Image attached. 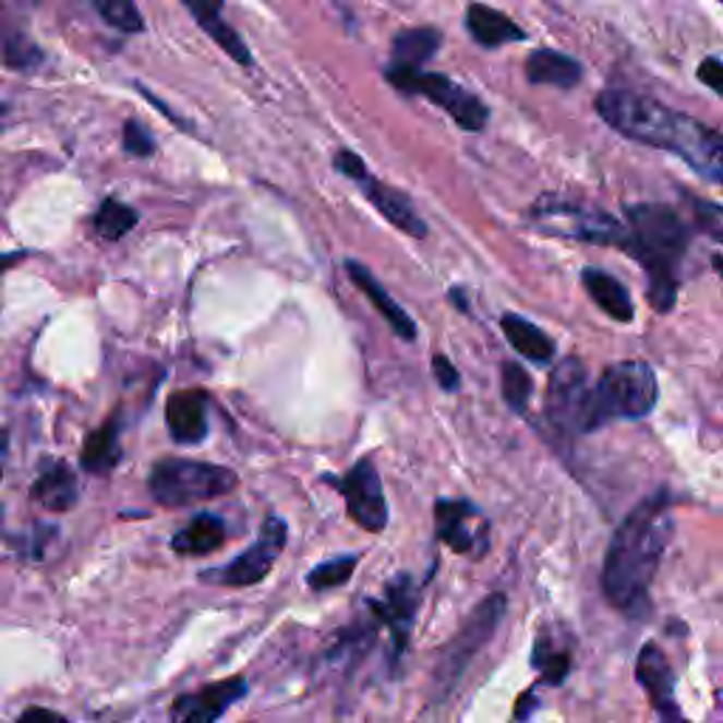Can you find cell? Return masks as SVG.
<instances>
[{"label": "cell", "mask_w": 723, "mask_h": 723, "mask_svg": "<svg viewBox=\"0 0 723 723\" xmlns=\"http://www.w3.org/2000/svg\"><path fill=\"white\" fill-rule=\"evenodd\" d=\"M597 113L622 136L675 153L703 179L723 184V131L622 88L602 91Z\"/></svg>", "instance_id": "obj_1"}, {"label": "cell", "mask_w": 723, "mask_h": 723, "mask_svg": "<svg viewBox=\"0 0 723 723\" xmlns=\"http://www.w3.org/2000/svg\"><path fill=\"white\" fill-rule=\"evenodd\" d=\"M670 538V495L659 490L644 497L613 531L602 565V591L616 611L639 616L648 605L653 577Z\"/></svg>", "instance_id": "obj_2"}, {"label": "cell", "mask_w": 723, "mask_h": 723, "mask_svg": "<svg viewBox=\"0 0 723 723\" xmlns=\"http://www.w3.org/2000/svg\"><path fill=\"white\" fill-rule=\"evenodd\" d=\"M689 246V229L682 215L664 204L627 207L625 252L648 272V297L659 314H667L678 294V263Z\"/></svg>", "instance_id": "obj_3"}, {"label": "cell", "mask_w": 723, "mask_h": 723, "mask_svg": "<svg viewBox=\"0 0 723 723\" xmlns=\"http://www.w3.org/2000/svg\"><path fill=\"white\" fill-rule=\"evenodd\" d=\"M659 399V382L648 362H619L588 393L582 433H593L613 419H644Z\"/></svg>", "instance_id": "obj_4"}, {"label": "cell", "mask_w": 723, "mask_h": 723, "mask_svg": "<svg viewBox=\"0 0 723 723\" xmlns=\"http://www.w3.org/2000/svg\"><path fill=\"white\" fill-rule=\"evenodd\" d=\"M153 501L165 509H184L195 503L224 497L238 486L232 469L193 458H161L153 463L147 478Z\"/></svg>", "instance_id": "obj_5"}, {"label": "cell", "mask_w": 723, "mask_h": 723, "mask_svg": "<svg viewBox=\"0 0 723 723\" xmlns=\"http://www.w3.org/2000/svg\"><path fill=\"white\" fill-rule=\"evenodd\" d=\"M503 616H506V597H503V593H492L481 605H475V611L469 613L461 630L453 636V641H449L447 650H444L442 659H438V664H435L433 684H430L433 701H444V698L458 687V682L463 678L469 664L475 662V655L481 653L492 641V636L497 634Z\"/></svg>", "instance_id": "obj_6"}, {"label": "cell", "mask_w": 723, "mask_h": 723, "mask_svg": "<svg viewBox=\"0 0 723 723\" xmlns=\"http://www.w3.org/2000/svg\"><path fill=\"white\" fill-rule=\"evenodd\" d=\"M387 83L396 85L405 94H419L430 99L433 105L444 108L463 131H483V124L490 119L486 105L472 94V91L455 85L449 76L430 74L424 69H405V65H387Z\"/></svg>", "instance_id": "obj_7"}, {"label": "cell", "mask_w": 723, "mask_h": 723, "mask_svg": "<svg viewBox=\"0 0 723 723\" xmlns=\"http://www.w3.org/2000/svg\"><path fill=\"white\" fill-rule=\"evenodd\" d=\"M531 218L540 224V229L565 238H577V241L607 243V246L625 249L627 227H622L616 218L600 213V209H588L582 204L571 201L543 198L531 207Z\"/></svg>", "instance_id": "obj_8"}, {"label": "cell", "mask_w": 723, "mask_h": 723, "mask_svg": "<svg viewBox=\"0 0 723 723\" xmlns=\"http://www.w3.org/2000/svg\"><path fill=\"white\" fill-rule=\"evenodd\" d=\"M286 540H289V531L280 517H266L263 520L261 538L249 545L241 557H234L232 563L221 565V568H209V571H201L204 582H215V586H227V588H246L261 582L266 574L272 571V565L277 563V557L286 549Z\"/></svg>", "instance_id": "obj_9"}, {"label": "cell", "mask_w": 723, "mask_h": 723, "mask_svg": "<svg viewBox=\"0 0 723 723\" xmlns=\"http://www.w3.org/2000/svg\"><path fill=\"white\" fill-rule=\"evenodd\" d=\"M332 483L339 490V495L345 497V506H348V515L353 517V523L362 526L365 531L385 529L387 501L373 458H362L342 478H332Z\"/></svg>", "instance_id": "obj_10"}, {"label": "cell", "mask_w": 723, "mask_h": 723, "mask_svg": "<svg viewBox=\"0 0 723 723\" xmlns=\"http://www.w3.org/2000/svg\"><path fill=\"white\" fill-rule=\"evenodd\" d=\"M588 393H591V385H588L586 365L577 357L563 359L549 379V399H545V413L554 427L563 433H582Z\"/></svg>", "instance_id": "obj_11"}, {"label": "cell", "mask_w": 723, "mask_h": 723, "mask_svg": "<svg viewBox=\"0 0 723 723\" xmlns=\"http://www.w3.org/2000/svg\"><path fill=\"white\" fill-rule=\"evenodd\" d=\"M435 534L455 554L481 557L490 549V523L475 503L469 501L435 503Z\"/></svg>", "instance_id": "obj_12"}, {"label": "cell", "mask_w": 723, "mask_h": 723, "mask_svg": "<svg viewBox=\"0 0 723 723\" xmlns=\"http://www.w3.org/2000/svg\"><path fill=\"white\" fill-rule=\"evenodd\" d=\"M249 692L246 678L234 675V678H224V682L207 684L198 692H186L179 696L170 707V721L172 723H215L232 703L241 701Z\"/></svg>", "instance_id": "obj_13"}, {"label": "cell", "mask_w": 723, "mask_h": 723, "mask_svg": "<svg viewBox=\"0 0 723 723\" xmlns=\"http://www.w3.org/2000/svg\"><path fill=\"white\" fill-rule=\"evenodd\" d=\"M415 607H419V591H415L413 579L407 577V574H399V577L393 579L382 600L371 602V611L379 616L382 625L390 627L396 655L407 648V639H410V630H413Z\"/></svg>", "instance_id": "obj_14"}, {"label": "cell", "mask_w": 723, "mask_h": 723, "mask_svg": "<svg viewBox=\"0 0 723 723\" xmlns=\"http://www.w3.org/2000/svg\"><path fill=\"white\" fill-rule=\"evenodd\" d=\"M167 430L179 444H201L209 433V396L204 390H176L165 405Z\"/></svg>", "instance_id": "obj_15"}, {"label": "cell", "mask_w": 723, "mask_h": 723, "mask_svg": "<svg viewBox=\"0 0 723 723\" xmlns=\"http://www.w3.org/2000/svg\"><path fill=\"white\" fill-rule=\"evenodd\" d=\"M636 678H639L641 687L648 689L650 701L659 710L662 721H673V718L682 715L673 696V670H670V662L655 644L641 648L639 659H636Z\"/></svg>", "instance_id": "obj_16"}, {"label": "cell", "mask_w": 723, "mask_h": 723, "mask_svg": "<svg viewBox=\"0 0 723 723\" xmlns=\"http://www.w3.org/2000/svg\"><path fill=\"white\" fill-rule=\"evenodd\" d=\"M345 272H348V277L357 282L359 291H362V294H365L373 305H376V311H379L382 317L387 320V325H390L393 332H396V337L407 339V342H413L415 339L413 317H410V314H407V311L401 309V305L396 303L390 294H387L385 286L373 277V272H367L359 261L345 263Z\"/></svg>", "instance_id": "obj_17"}, {"label": "cell", "mask_w": 723, "mask_h": 723, "mask_svg": "<svg viewBox=\"0 0 723 723\" xmlns=\"http://www.w3.org/2000/svg\"><path fill=\"white\" fill-rule=\"evenodd\" d=\"M362 186H365L367 201L379 209L385 221H390L393 227L401 229V232L410 234V238H424V234H427V224L421 221V215L415 213L413 204H410V198H407L405 193L382 184L379 179H371V176L362 181Z\"/></svg>", "instance_id": "obj_18"}, {"label": "cell", "mask_w": 723, "mask_h": 723, "mask_svg": "<svg viewBox=\"0 0 723 723\" xmlns=\"http://www.w3.org/2000/svg\"><path fill=\"white\" fill-rule=\"evenodd\" d=\"M119 461H122V410H113L111 419L85 438L80 463L91 475H108Z\"/></svg>", "instance_id": "obj_19"}, {"label": "cell", "mask_w": 723, "mask_h": 723, "mask_svg": "<svg viewBox=\"0 0 723 723\" xmlns=\"http://www.w3.org/2000/svg\"><path fill=\"white\" fill-rule=\"evenodd\" d=\"M186 7V12L193 14L195 23H198L209 37H213L234 62H241V65H252V55H249L246 43L241 40V35L224 21L221 14V0H181Z\"/></svg>", "instance_id": "obj_20"}, {"label": "cell", "mask_w": 723, "mask_h": 723, "mask_svg": "<svg viewBox=\"0 0 723 723\" xmlns=\"http://www.w3.org/2000/svg\"><path fill=\"white\" fill-rule=\"evenodd\" d=\"M32 501L49 511H69L80 501V481L62 461H49L32 486Z\"/></svg>", "instance_id": "obj_21"}, {"label": "cell", "mask_w": 723, "mask_h": 723, "mask_svg": "<svg viewBox=\"0 0 723 723\" xmlns=\"http://www.w3.org/2000/svg\"><path fill=\"white\" fill-rule=\"evenodd\" d=\"M227 540V526H224L221 517L215 515H198L193 517L184 529H179L172 534L170 549L181 557H201V554H213L218 552Z\"/></svg>", "instance_id": "obj_22"}, {"label": "cell", "mask_w": 723, "mask_h": 723, "mask_svg": "<svg viewBox=\"0 0 723 723\" xmlns=\"http://www.w3.org/2000/svg\"><path fill=\"white\" fill-rule=\"evenodd\" d=\"M526 80L534 85H554V88H574L582 80V65L574 57L552 49L531 51L526 60Z\"/></svg>", "instance_id": "obj_23"}, {"label": "cell", "mask_w": 723, "mask_h": 723, "mask_svg": "<svg viewBox=\"0 0 723 723\" xmlns=\"http://www.w3.org/2000/svg\"><path fill=\"white\" fill-rule=\"evenodd\" d=\"M467 28L483 49H497V46H506V43L523 40L526 37L523 28L517 26L511 17H506V14L492 7H483V3H472L467 9Z\"/></svg>", "instance_id": "obj_24"}, {"label": "cell", "mask_w": 723, "mask_h": 723, "mask_svg": "<svg viewBox=\"0 0 723 723\" xmlns=\"http://www.w3.org/2000/svg\"><path fill=\"white\" fill-rule=\"evenodd\" d=\"M582 286H586L593 303L600 305L607 317H613L616 323H630V320H634V300H630L625 286L613 275L588 266V269L582 272Z\"/></svg>", "instance_id": "obj_25"}, {"label": "cell", "mask_w": 723, "mask_h": 723, "mask_svg": "<svg viewBox=\"0 0 723 723\" xmlns=\"http://www.w3.org/2000/svg\"><path fill=\"white\" fill-rule=\"evenodd\" d=\"M501 328L503 334H506V339L511 342V348H515L520 357L531 359L534 365H549L554 359V351H557V348H554V339L545 332H540L538 325L529 323V320L517 317V314H503Z\"/></svg>", "instance_id": "obj_26"}, {"label": "cell", "mask_w": 723, "mask_h": 723, "mask_svg": "<svg viewBox=\"0 0 723 723\" xmlns=\"http://www.w3.org/2000/svg\"><path fill=\"white\" fill-rule=\"evenodd\" d=\"M438 46H442V35L435 28H407L393 40V65L421 69L424 62L433 60Z\"/></svg>", "instance_id": "obj_27"}, {"label": "cell", "mask_w": 723, "mask_h": 723, "mask_svg": "<svg viewBox=\"0 0 723 723\" xmlns=\"http://www.w3.org/2000/svg\"><path fill=\"white\" fill-rule=\"evenodd\" d=\"M136 209L124 207L122 201L108 198L103 207H99V213L94 215V229H97V234L105 238V241H119V238H124V234L136 227Z\"/></svg>", "instance_id": "obj_28"}, {"label": "cell", "mask_w": 723, "mask_h": 723, "mask_svg": "<svg viewBox=\"0 0 723 723\" xmlns=\"http://www.w3.org/2000/svg\"><path fill=\"white\" fill-rule=\"evenodd\" d=\"M501 387H503V399L506 405L515 410V413H526V407L531 401V376L526 373L523 365H517V362H503L501 367Z\"/></svg>", "instance_id": "obj_29"}, {"label": "cell", "mask_w": 723, "mask_h": 723, "mask_svg": "<svg viewBox=\"0 0 723 723\" xmlns=\"http://www.w3.org/2000/svg\"><path fill=\"white\" fill-rule=\"evenodd\" d=\"M91 3L103 14V21L108 26L119 28L124 35H136V32L145 28V17H142L133 0H91Z\"/></svg>", "instance_id": "obj_30"}, {"label": "cell", "mask_w": 723, "mask_h": 723, "mask_svg": "<svg viewBox=\"0 0 723 723\" xmlns=\"http://www.w3.org/2000/svg\"><path fill=\"white\" fill-rule=\"evenodd\" d=\"M359 557L357 554H345V557H334L328 563L317 565L314 571L309 574V588L311 591H332V588L345 586L351 574L357 571Z\"/></svg>", "instance_id": "obj_31"}, {"label": "cell", "mask_w": 723, "mask_h": 723, "mask_svg": "<svg viewBox=\"0 0 723 723\" xmlns=\"http://www.w3.org/2000/svg\"><path fill=\"white\" fill-rule=\"evenodd\" d=\"M0 60L7 62L9 69L28 71L43 60V55L26 35H7L0 40Z\"/></svg>", "instance_id": "obj_32"}, {"label": "cell", "mask_w": 723, "mask_h": 723, "mask_svg": "<svg viewBox=\"0 0 723 723\" xmlns=\"http://www.w3.org/2000/svg\"><path fill=\"white\" fill-rule=\"evenodd\" d=\"M534 667L543 673L549 684H563L568 673H571V655L559 653V650H549L545 641H540L538 650H534Z\"/></svg>", "instance_id": "obj_33"}, {"label": "cell", "mask_w": 723, "mask_h": 723, "mask_svg": "<svg viewBox=\"0 0 723 723\" xmlns=\"http://www.w3.org/2000/svg\"><path fill=\"white\" fill-rule=\"evenodd\" d=\"M692 201V215H696V224L701 232L712 234L715 241L723 243V204L718 201L698 198V195H689Z\"/></svg>", "instance_id": "obj_34"}, {"label": "cell", "mask_w": 723, "mask_h": 723, "mask_svg": "<svg viewBox=\"0 0 723 723\" xmlns=\"http://www.w3.org/2000/svg\"><path fill=\"white\" fill-rule=\"evenodd\" d=\"M122 145L124 150L131 153V156H138V159H145V156H153V153H156V142H153L150 131H147L138 119H128V122H124Z\"/></svg>", "instance_id": "obj_35"}, {"label": "cell", "mask_w": 723, "mask_h": 723, "mask_svg": "<svg viewBox=\"0 0 723 723\" xmlns=\"http://www.w3.org/2000/svg\"><path fill=\"white\" fill-rule=\"evenodd\" d=\"M334 167H337L342 176H348L351 181H359V184H362V181L371 176V172H367V167H365V161L359 159L357 153H351V150H339L337 159H334Z\"/></svg>", "instance_id": "obj_36"}, {"label": "cell", "mask_w": 723, "mask_h": 723, "mask_svg": "<svg viewBox=\"0 0 723 723\" xmlns=\"http://www.w3.org/2000/svg\"><path fill=\"white\" fill-rule=\"evenodd\" d=\"M698 80H701L707 88H712L718 97H723V62L710 57V60H703L698 65Z\"/></svg>", "instance_id": "obj_37"}, {"label": "cell", "mask_w": 723, "mask_h": 723, "mask_svg": "<svg viewBox=\"0 0 723 723\" xmlns=\"http://www.w3.org/2000/svg\"><path fill=\"white\" fill-rule=\"evenodd\" d=\"M433 371H435V379H438V385L444 387V390H458V385H461V376H458V371L453 367V362H449L447 357H442V353H435L433 357Z\"/></svg>", "instance_id": "obj_38"}, {"label": "cell", "mask_w": 723, "mask_h": 723, "mask_svg": "<svg viewBox=\"0 0 723 723\" xmlns=\"http://www.w3.org/2000/svg\"><path fill=\"white\" fill-rule=\"evenodd\" d=\"M17 723H69V718H62L55 710H46V707H28V710L21 712Z\"/></svg>", "instance_id": "obj_39"}, {"label": "cell", "mask_w": 723, "mask_h": 723, "mask_svg": "<svg viewBox=\"0 0 723 723\" xmlns=\"http://www.w3.org/2000/svg\"><path fill=\"white\" fill-rule=\"evenodd\" d=\"M529 707L534 710V707H538V698L526 692V696L520 698V703H517V721H526V718H529Z\"/></svg>", "instance_id": "obj_40"}, {"label": "cell", "mask_w": 723, "mask_h": 723, "mask_svg": "<svg viewBox=\"0 0 723 723\" xmlns=\"http://www.w3.org/2000/svg\"><path fill=\"white\" fill-rule=\"evenodd\" d=\"M7 447H9V435H7V430L0 427V478H3V458H7Z\"/></svg>", "instance_id": "obj_41"}, {"label": "cell", "mask_w": 723, "mask_h": 723, "mask_svg": "<svg viewBox=\"0 0 723 723\" xmlns=\"http://www.w3.org/2000/svg\"><path fill=\"white\" fill-rule=\"evenodd\" d=\"M21 252H14V255H3V257H0V275H3V272H7L9 269V266H14V263H17V261H21Z\"/></svg>", "instance_id": "obj_42"}, {"label": "cell", "mask_w": 723, "mask_h": 723, "mask_svg": "<svg viewBox=\"0 0 723 723\" xmlns=\"http://www.w3.org/2000/svg\"><path fill=\"white\" fill-rule=\"evenodd\" d=\"M712 266H715V269L721 272V277H723V255H715V257H712Z\"/></svg>", "instance_id": "obj_43"}, {"label": "cell", "mask_w": 723, "mask_h": 723, "mask_svg": "<svg viewBox=\"0 0 723 723\" xmlns=\"http://www.w3.org/2000/svg\"><path fill=\"white\" fill-rule=\"evenodd\" d=\"M662 723H689V721H684V718L678 715V718H673V721H662Z\"/></svg>", "instance_id": "obj_44"}, {"label": "cell", "mask_w": 723, "mask_h": 723, "mask_svg": "<svg viewBox=\"0 0 723 723\" xmlns=\"http://www.w3.org/2000/svg\"><path fill=\"white\" fill-rule=\"evenodd\" d=\"M0 520H3V506H0Z\"/></svg>", "instance_id": "obj_45"}]
</instances>
